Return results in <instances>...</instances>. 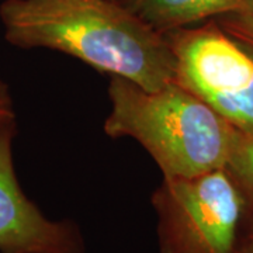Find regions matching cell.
Returning a JSON list of instances; mask_svg holds the SVG:
<instances>
[{"mask_svg": "<svg viewBox=\"0 0 253 253\" xmlns=\"http://www.w3.org/2000/svg\"><path fill=\"white\" fill-rule=\"evenodd\" d=\"M156 31L166 34L231 14L248 13L253 0H116Z\"/></svg>", "mask_w": 253, "mask_h": 253, "instance_id": "cell-6", "label": "cell"}, {"mask_svg": "<svg viewBox=\"0 0 253 253\" xmlns=\"http://www.w3.org/2000/svg\"><path fill=\"white\" fill-rule=\"evenodd\" d=\"M225 169L244 200V226L253 228V134L239 131Z\"/></svg>", "mask_w": 253, "mask_h": 253, "instance_id": "cell-7", "label": "cell"}, {"mask_svg": "<svg viewBox=\"0 0 253 253\" xmlns=\"http://www.w3.org/2000/svg\"><path fill=\"white\" fill-rule=\"evenodd\" d=\"M17 123L0 126V253H86L79 225L51 219L18 183L13 142Z\"/></svg>", "mask_w": 253, "mask_h": 253, "instance_id": "cell-5", "label": "cell"}, {"mask_svg": "<svg viewBox=\"0 0 253 253\" xmlns=\"http://www.w3.org/2000/svg\"><path fill=\"white\" fill-rule=\"evenodd\" d=\"M236 253H253V228H248L244 236H241Z\"/></svg>", "mask_w": 253, "mask_h": 253, "instance_id": "cell-10", "label": "cell"}, {"mask_svg": "<svg viewBox=\"0 0 253 253\" xmlns=\"http://www.w3.org/2000/svg\"><path fill=\"white\" fill-rule=\"evenodd\" d=\"M107 94L104 134L136 141L163 177H194L226 166L239 131L176 82L148 90L110 76Z\"/></svg>", "mask_w": 253, "mask_h": 253, "instance_id": "cell-2", "label": "cell"}, {"mask_svg": "<svg viewBox=\"0 0 253 253\" xmlns=\"http://www.w3.org/2000/svg\"><path fill=\"white\" fill-rule=\"evenodd\" d=\"M14 121H16V110H14L11 91L9 84L0 79V126Z\"/></svg>", "mask_w": 253, "mask_h": 253, "instance_id": "cell-9", "label": "cell"}, {"mask_svg": "<svg viewBox=\"0 0 253 253\" xmlns=\"http://www.w3.org/2000/svg\"><path fill=\"white\" fill-rule=\"evenodd\" d=\"M174 82L238 131L253 134V56L215 20L166 33Z\"/></svg>", "mask_w": 253, "mask_h": 253, "instance_id": "cell-4", "label": "cell"}, {"mask_svg": "<svg viewBox=\"0 0 253 253\" xmlns=\"http://www.w3.org/2000/svg\"><path fill=\"white\" fill-rule=\"evenodd\" d=\"M215 21L253 56V9L248 13L219 17Z\"/></svg>", "mask_w": 253, "mask_h": 253, "instance_id": "cell-8", "label": "cell"}, {"mask_svg": "<svg viewBox=\"0 0 253 253\" xmlns=\"http://www.w3.org/2000/svg\"><path fill=\"white\" fill-rule=\"evenodd\" d=\"M0 23L4 40L20 49L69 55L148 90L174 82L166 34L116 0H3Z\"/></svg>", "mask_w": 253, "mask_h": 253, "instance_id": "cell-1", "label": "cell"}, {"mask_svg": "<svg viewBox=\"0 0 253 253\" xmlns=\"http://www.w3.org/2000/svg\"><path fill=\"white\" fill-rule=\"evenodd\" d=\"M151 203L159 253L238 252L245 206L225 168L194 177H163Z\"/></svg>", "mask_w": 253, "mask_h": 253, "instance_id": "cell-3", "label": "cell"}]
</instances>
